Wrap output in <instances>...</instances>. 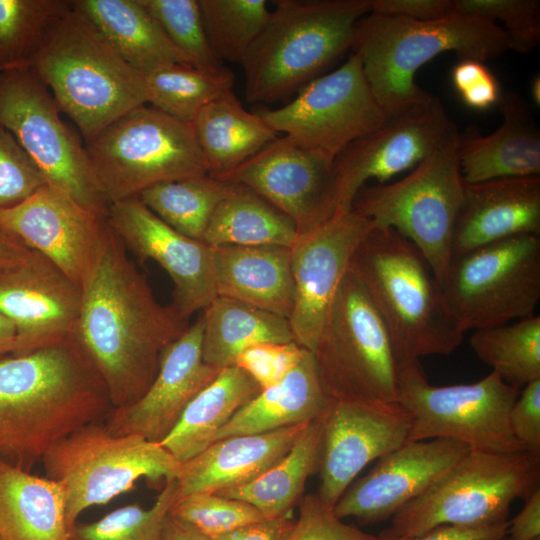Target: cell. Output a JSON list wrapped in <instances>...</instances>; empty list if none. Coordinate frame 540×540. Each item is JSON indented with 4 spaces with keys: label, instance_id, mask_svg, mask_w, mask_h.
Segmentation results:
<instances>
[{
    "label": "cell",
    "instance_id": "obj_57",
    "mask_svg": "<svg viewBox=\"0 0 540 540\" xmlns=\"http://www.w3.org/2000/svg\"><path fill=\"white\" fill-rule=\"evenodd\" d=\"M16 347V330L13 324L0 313V357L12 354Z\"/></svg>",
    "mask_w": 540,
    "mask_h": 540
},
{
    "label": "cell",
    "instance_id": "obj_3",
    "mask_svg": "<svg viewBox=\"0 0 540 540\" xmlns=\"http://www.w3.org/2000/svg\"><path fill=\"white\" fill-rule=\"evenodd\" d=\"M507 50L500 25L454 11L433 20L368 13L357 23L351 47L388 116L433 96L417 85L415 75L437 55L454 52L460 60L484 63Z\"/></svg>",
    "mask_w": 540,
    "mask_h": 540
},
{
    "label": "cell",
    "instance_id": "obj_44",
    "mask_svg": "<svg viewBox=\"0 0 540 540\" xmlns=\"http://www.w3.org/2000/svg\"><path fill=\"white\" fill-rule=\"evenodd\" d=\"M454 12L501 21L508 49L529 53L540 41L539 0H452Z\"/></svg>",
    "mask_w": 540,
    "mask_h": 540
},
{
    "label": "cell",
    "instance_id": "obj_1",
    "mask_svg": "<svg viewBox=\"0 0 540 540\" xmlns=\"http://www.w3.org/2000/svg\"><path fill=\"white\" fill-rule=\"evenodd\" d=\"M80 292L73 338L102 379L113 408L129 405L149 388L163 352L189 324L156 299L108 224Z\"/></svg>",
    "mask_w": 540,
    "mask_h": 540
},
{
    "label": "cell",
    "instance_id": "obj_42",
    "mask_svg": "<svg viewBox=\"0 0 540 540\" xmlns=\"http://www.w3.org/2000/svg\"><path fill=\"white\" fill-rule=\"evenodd\" d=\"M141 2L188 65L211 74H219L228 69L209 46L198 0Z\"/></svg>",
    "mask_w": 540,
    "mask_h": 540
},
{
    "label": "cell",
    "instance_id": "obj_16",
    "mask_svg": "<svg viewBox=\"0 0 540 540\" xmlns=\"http://www.w3.org/2000/svg\"><path fill=\"white\" fill-rule=\"evenodd\" d=\"M458 128L434 95L388 116L377 129L352 141L334 158L336 214L352 210L358 191L370 179L380 184L416 167Z\"/></svg>",
    "mask_w": 540,
    "mask_h": 540
},
{
    "label": "cell",
    "instance_id": "obj_5",
    "mask_svg": "<svg viewBox=\"0 0 540 540\" xmlns=\"http://www.w3.org/2000/svg\"><path fill=\"white\" fill-rule=\"evenodd\" d=\"M30 67L85 142L146 104L143 76L71 5L46 31Z\"/></svg>",
    "mask_w": 540,
    "mask_h": 540
},
{
    "label": "cell",
    "instance_id": "obj_24",
    "mask_svg": "<svg viewBox=\"0 0 540 540\" xmlns=\"http://www.w3.org/2000/svg\"><path fill=\"white\" fill-rule=\"evenodd\" d=\"M80 289L42 255L25 264L0 268V313L16 330L19 355L73 335Z\"/></svg>",
    "mask_w": 540,
    "mask_h": 540
},
{
    "label": "cell",
    "instance_id": "obj_58",
    "mask_svg": "<svg viewBox=\"0 0 540 540\" xmlns=\"http://www.w3.org/2000/svg\"><path fill=\"white\" fill-rule=\"evenodd\" d=\"M531 97L535 105L539 107L540 105V76L535 75L531 82Z\"/></svg>",
    "mask_w": 540,
    "mask_h": 540
},
{
    "label": "cell",
    "instance_id": "obj_34",
    "mask_svg": "<svg viewBox=\"0 0 540 540\" xmlns=\"http://www.w3.org/2000/svg\"><path fill=\"white\" fill-rule=\"evenodd\" d=\"M202 316V357L218 370L234 365L236 357L255 344L295 342L287 318L235 299L216 296Z\"/></svg>",
    "mask_w": 540,
    "mask_h": 540
},
{
    "label": "cell",
    "instance_id": "obj_26",
    "mask_svg": "<svg viewBox=\"0 0 540 540\" xmlns=\"http://www.w3.org/2000/svg\"><path fill=\"white\" fill-rule=\"evenodd\" d=\"M500 126L482 135L476 126L459 132L458 155L465 184L540 176V130L528 102L515 91L500 94Z\"/></svg>",
    "mask_w": 540,
    "mask_h": 540
},
{
    "label": "cell",
    "instance_id": "obj_36",
    "mask_svg": "<svg viewBox=\"0 0 540 540\" xmlns=\"http://www.w3.org/2000/svg\"><path fill=\"white\" fill-rule=\"evenodd\" d=\"M299 236L295 223L251 189L236 184L215 209L202 242L221 245H278L291 248Z\"/></svg>",
    "mask_w": 540,
    "mask_h": 540
},
{
    "label": "cell",
    "instance_id": "obj_27",
    "mask_svg": "<svg viewBox=\"0 0 540 540\" xmlns=\"http://www.w3.org/2000/svg\"><path fill=\"white\" fill-rule=\"evenodd\" d=\"M309 423L215 441L182 463L176 479L177 500L251 482L287 454Z\"/></svg>",
    "mask_w": 540,
    "mask_h": 540
},
{
    "label": "cell",
    "instance_id": "obj_17",
    "mask_svg": "<svg viewBox=\"0 0 540 540\" xmlns=\"http://www.w3.org/2000/svg\"><path fill=\"white\" fill-rule=\"evenodd\" d=\"M334 158L286 136L277 137L218 179L251 189L287 215L302 234L336 214Z\"/></svg>",
    "mask_w": 540,
    "mask_h": 540
},
{
    "label": "cell",
    "instance_id": "obj_55",
    "mask_svg": "<svg viewBox=\"0 0 540 540\" xmlns=\"http://www.w3.org/2000/svg\"><path fill=\"white\" fill-rule=\"evenodd\" d=\"M36 255V252L0 230V268L25 264Z\"/></svg>",
    "mask_w": 540,
    "mask_h": 540
},
{
    "label": "cell",
    "instance_id": "obj_18",
    "mask_svg": "<svg viewBox=\"0 0 540 540\" xmlns=\"http://www.w3.org/2000/svg\"><path fill=\"white\" fill-rule=\"evenodd\" d=\"M374 227L352 209L299 234L291 247L294 306L289 322L301 347L314 350L353 256Z\"/></svg>",
    "mask_w": 540,
    "mask_h": 540
},
{
    "label": "cell",
    "instance_id": "obj_39",
    "mask_svg": "<svg viewBox=\"0 0 540 540\" xmlns=\"http://www.w3.org/2000/svg\"><path fill=\"white\" fill-rule=\"evenodd\" d=\"M143 78L146 104L188 124L207 104L232 91L234 83L229 69L211 74L181 63L163 66Z\"/></svg>",
    "mask_w": 540,
    "mask_h": 540
},
{
    "label": "cell",
    "instance_id": "obj_54",
    "mask_svg": "<svg viewBox=\"0 0 540 540\" xmlns=\"http://www.w3.org/2000/svg\"><path fill=\"white\" fill-rule=\"evenodd\" d=\"M509 540L540 539V488L525 499L522 510L509 521Z\"/></svg>",
    "mask_w": 540,
    "mask_h": 540
},
{
    "label": "cell",
    "instance_id": "obj_12",
    "mask_svg": "<svg viewBox=\"0 0 540 540\" xmlns=\"http://www.w3.org/2000/svg\"><path fill=\"white\" fill-rule=\"evenodd\" d=\"M519 392L495 372L474 383L434 386L416 360L400 365L397 402L411 419L408 441L442 438L471 450L514 453L525 451L509 426Z\"/></svg>",
    "mask_w": 540,
    "mask_h": 540
},
{
    "label": "cell",
    "instance_id": "obj_32",
    "mask_svg": "<svg viewBox=\"0 0 540 540\" xmlns=\"http://www.w3.org/2000/svg\"><path fill=\"white\" fill-rule=\"evenodd\" d=\"M261 388L239 367L221 369L187 405L177 424L160 443L186 462L215 442L218 432Z\"/></svg>",
    "mask_w": 540,
    "mask_h": 540
},
{
    "label": "cell",
    "instance_id": "obj_11",
    "mask_svg": "<svg viewBox=\"0 0 540 540\" xmlns=\"http://www.w3.org/2000/svg\"><path fill=\"white\" fill-rule=\"evenodd\" d=\"M85 143L109 203L138 197L161 182L208 174L192 124L147 104L122 115Z\"/></svg>",
    "mask_w": 540,
    "mask_h": 540
},
{
    "label": "cell",
    "instance_id": "obj_46",
    "mask_svg": "<svg viewBox=\"0 0 540 540\" xmlns=\"http://www.w3.org/2000/svg\"><path fill=\"white\" fill-rule=\"evenodd\" d=\"M46 184L14 136L0 127V212L22 203Z\"/></svg>",
    "mask_w": 540,
    "mask_h": 540
},
{
    "label": "cell",
    "instance_id": "obj_8",
    "mask_svg": "<svg viewBox=\"0 0 540 540\" xmlns=\"http://www.w3.org/2000/svg\"><path fill=\"white\" fill-rule=\"evenodd\" d=\"M458 138L459 131L401 180L363 186L352 205L375 227L393 229L413 243L440 283L451 260L454 227L464 198Z\"/></svg>",
    "mask_w": 540,
    "mask_h": 540
},
{
    "label": "cell",
    "instance_id": "obj_37",
    "mask_svg": "<svg viewBox=\"0 0 540 540\" xmlns=\"http://www.w3.org/2000/svg\"><path fill=\"white\" fill-rule=\"evenodd\" d=\"M235 186L202 174L155 184L142 191L138 198L171 228L202 241L215 209Z\"/></svg>",
    "mask_w": 540,
    "mask_h": 540
},
{
    "label": "cell",
    "instance_id": "obj_33",
    "mask_svg": "<svg viewBox=\"0 0 540 540\" xmlns=\"http://www.w3.org/2000/svg\"><path fill=\"white\" fill-rule=\"evenodd\" d=\"M192 126L208 174L220 178L277 138L259 113L247 111L232 91L207 104Z\"/></svg>",
    "mask_w": 540,
    "mask_h": 540
},
{
    "label": "cell",
    "instance_id": "obj_40",
    "mask_svg": "<svg viewBox=\"0 0 540 540\" xmlns=\"http://www.w3.org/2000/svg\"><path fill=\"white\" fill-rule=\"evenodd\" d=\"M204 31L215 56L242 63L265 26L270 10L266 0H198Z\"/></svg>",
    "mask_w": 540,
    "mask_h": 540
},
{
    "label": "cell",
    "instance_id": "obj_59",
    "mask_svg": "<svg viewBox=\"0 0 540 540\" xmlns=\"http://www.w3.org/2000/svg\"><path fill=\"white\" fill-rule=\"evenodd\" d=\"M503 540H509V539H508V538L506 537V538H505V539H503Z\"/></svg>",
    "mask_w": 540,
    "mask_h": 540
},
{
    "label": "cell",
    "instance_id": "obj_20",
    "mask_svg": "<svg viewBox=\"0 0 540 540\" xmlns=\"http://www.w3.org/2000/svg\"><path fill=\"white\" fill-rule=\"evenodd\" d=\"M106 221L127 251L157 262L174 284L172 308L187 320L216 296L211 247L163 222L138 197L110 203Z\"/></svg>",
    "mask_w": 540,
    "mask_h": 540
},
{
    "label": "cell",
    "instance_id": "obj_49",
    "mask_svg": "<svg viewBox=\"0 0 540 540\" xmlns=\"http://www.w3.org/2000/svg\"><path fill=\"white\" fill-rule=\"evenodd\" d=\"M452 82L465 105L486 110L497 104L499 83L483 62L460 60L452 70Z\"/></svg>",
    "mask_w": 540,
    "mask_h": 540
},
{
    "label": "cell",
    "instance_id": "obj_38",
    "mask_svg": "<svg viewBox=\"0 0 540 540\" xmlns=\"http://www.w3.org/2000/svg\"><path fill=\"white\" fill-rule=\"evenodd\" d=\"M470 346L504 382L521 390L540 379V316L473 331Z\"/></svg>",
    "mask_w": 540,
    "mask_h": 540
},
{
    "label": "cell",
    "instance_id": "obj_43",
    "mask_svg": "<svg viewBox=\"0 0 540 540\" xmlns=\"http://www.w3.org/2000/svg\"><path fill=\"white\" fill-rule=\"evenodd\" d=\"M177 500L176 479L164 484L154 504L120 507L101 519L75 526L72 540H161L170 509Z\"/></svg>",
    "mask_w": 540,
    "mask_h": 540
},
{
    "label": "cell",
    "instance_id": "obj_53",
    "mask_svg": "<svg viewBox=\"0 0 540 540\" xmlns=\"http://www.w3.org/2000/svg\"><path fill=\"white\" fill-rule=\"evenodd\" d=\"M296 519L290 515L263 519L230 532L211 538L212 540H290Z\"/></svg>",
    "mask_w": 540,
    "mask_h": 540
},
{
    "label": "cell",
    "instance_id": "obj_50",
    "mask_svg": "<svg viewBox=\"0 0 540 540\" xmlns=\"http://www.w3.org/2000/svg\"><path fill=\"white\" fill-rule=\"evenodd\" d=\"M509 426L525 451L540 454V379L520 390L509 412Z\"/></svg>",
    "mask_w": 540,
    "mask_h": 540
},
{
    "label": "cell",
    "instance_id": "obj_30",
    "mask_svg": "<svg viewBox=\"0 0 540 540\" xmlns=\"http://www.w3.org/2000/svg\"><path fill=\"white\" fill-rule=\"evenodd\" d=\"M329 400L319 381L313 353L306 350L280 382L262 389L239 409L215 441L309 423L323 414Z\"/></svg>",
    "mask_w": 540,
    "mask_h": 540
},
{
    "label": "cell",
    "instance_id": "obj_15",
    "mask_svg": "<svg viewBox=\"0 0 540 540\" xmlns=\"http://www.w3.org/2000/svg\"><path fill=\"white\" fill-rule=\"evenodd\" d=\"M259 114L277 134L283 132L301 146L334 157L388 118L371 91L360 57L352 52L343 65L309 82L286 105Z\"/></svg>",
    "mask_w": 540,
    "mask_h": 540
},
{
    "label": "cell",
    "instance_id": "obj_6",
    "mask_svg": "<svg viewBox=\"0 0 540 540\" xmlns=\"http://www.w3.org/2000/svg\"><path fill=\"white\" fill-rule=\"evenodd\" d=\"M241 63L250 103L293 96L351 50L369 0H278Z\"/></svg>",
    "mask_w": 540,
    "mask_h": 540
},
{
    "label": "cell",
    "instance_id": "obj_51",
    "mask_svg": "<svg viewBox=\"0 0 540 540\" xmlns=\"http://www.w3.org/2000/svg\"><path fill=\"white\" fill-rule=\"evenodd\" d=\"M509 521L482 526L439 525L417 536H399L388 529L376 536V540H503L508 534Z\"/></svg>",
    "mask_w": 540,
    "mask_h": 540
},
{
    "label": "cell",
    "instance_id": "obj_52",
    "mask_svg": "<svg viewBox=\"0 0 540 540\" xmlns=\"http://www.w3.org/2000/svg\"><path fill=\"white\" fill-rule=\"evenodd\" d=\"M452 12V0H369V13L414 20H433Z\"/></svg>",
    "mask_w": 540,
    "mask_h": 540
},
{
    "label": "cell",
    "instance_id": "obj_23",
    "mask_svg": "<svg viewBox=\"0 0 540 540\" xmlns=\"http://www.w3.org/2000/svg\"><path fill=\"white\" fill-rule=\"evenodd\" d=\"M202 314L163 352L157 375L135 402L113 408L103 421L115 435L161 443L189 402L218 374L202 357Z\"/></svg>",
    "mask_w": 540,
    "mask_h": 540
},
{
    "label": "cell",
    "instance_id": "obj_9",
    "mask_svg": "<svg viewBox=\"0 0 540 540\" xmlns=\"http://www.w3.org/2000/svg\"><path fill=\"white\" fill-rule=\"evenodd\" d=\"M312 353L330 400L397 402L400 365L390 336L351 269L333 299Z\"/></svg>",
    "mask_w": 540,
    "mask_h": 540
},
{
    "label": "cell",
    "instance_id": "obj_2",
    "mask_svg": "<svg viewBox=\"0 0 540 540\" xmlns=\"http://www.w3.org/2000/svg\"><path fill=\"white\" fill-rule=\"evenodd\" d=\"M113 405L73 335L0 357V458L30 471L60 441Z\"/></svg>",
    "mask_w": 540,
    "mask_h": 540
},
{
    "label": "cell",
    "instance_id": "obj_48",
    "mask_svg": "<svg viewBox=\"0 0 540 540\" xmlns=\"http://www.w3.org/2000/svg\"><path fill=\"white\" fill-rule=\"evenodd\" d=\"M290 540H376V536L338 518L316 494L304 495Z\"/></svg>",
    "mask_w": 540,
    "mask_h": 540
},
{
    "label": "cell",
    "instance_id": "obj_60",
    "mask_svg": "<svg viewBox=\"0 0 540 540\" xmlns=\"http://www.w3.org/2000/svg\"><path fill=\"white\" fill-rule=\"evenodd\" d=\"M538 540H540V539H538Z\"/></svg>",
    "mask_w": 540,
    "mask_h": 540
},
{
    "label": "cell",
    "instance_id": "obj_29",
    "mask_svg": "<svg viewBox=\"0 0 540 540\" xmlns=\"http://www.w3.org/2000/svg\"><path fill=\"white\" fill-rule=\"evenodd\" d=\"M70 5L142 76L187 64L141 0H70Z\"/></svg>",
    "mask_w": 540,
    "mask_h": 540
},
{
    "label": "cell",
    "instance_id": "obj_47",
    "mask_svg": "<svg viewBox=\"0 0 540 540\" xmlns=\"http://www.w3.org/2000/svg\"><path fill=\"white\" fill-rule=\"evenodd\" d=\"M306 350L296 342L259 343L243 350L234 365L251 376L262 390L280 382L298 364Z\"/></svg>",
    "mask_w": 540,
    "mask_h": 540
},
{
    "label": "cell",
    "instance_id": "obj_19",
    "mask_svg": "<svg viewBox=\"0 0 540 540\" xmlns=\"http://www.w3.org/2000/svg\"><path fill=\"white\" fill-rule=\"evenodd\" d=\"M411 419L398 402L329 400L322 414L317 495L334 507L372 461L408 441Z\"/></svg>",
    "mask_w": 540,
    "mask_h": 540
},
{
    "label": "cell",
    "instance_id": "obj_7",
    "mask_svg": "<svg viewBox=\"0 0 540 540\" xmlns=\"http://www.w3.org/2000/svg\"><path fill=\"white\" fill-rule=\"evenodd\" d=\"M540 488V454L470 450L419 496L401 507L388 530L417 536L439 525L509 521L510 506Z\"/></svg>",
    "mask_w": 540,
    "mask_h": 540
},
{
    "label": "cell",
    "instance_id": "obj_28",
    "mask_svg": "<svg viewBox=\"0 0 540 540\" xmlns=\"http://www.w3.org/2000/svg\"><path fill=\"white\" fill-rule=\"evenodd\" d=\"M217 296L289 320L294 306L291 248L278 245L211 247Z\"/></svg>",
    "mask_w": 540,
    "mask_h": 540
},
{
    "label": "cell",
    "instance_id": "obj_25",
    "mask_svg": "<svg viewBox=\"0 0 540 540\" xmlns=\"http://www.w3.org/2000/svg\"><path fill=\"white\" fill-rule=\"evenodd\" d=\"M521 235L540 236V176L465 184L451 258Z\"/></svg>",
    "mask_w": 540,
    "mask_h": 540
},
{
    "label": "cell",
    "instance_id": "obj_41",
    "mask_svg": "<svg viewBox=\"0 0 540 540\" xmlns=\"http://www.w3.org/2000/svg\"><path fill=\"white\" fill-rule=\"evenodd\" d=\"M70 0H0V70L30 67L50 25Z\"/></svg>",
    "mask_w": 540,
    "mask_h": 540
},
{
    "label": "cell",
    "instance_id": "obj_31",
    "mask_svg": "<svg viewBox=\"0 0 540 540\" xmlns=\"http://www.w3.org/2000/svg\"><path fill=\"white\" fill-rule=\"evenodd\" d=\"M0 540H72L60 485L1 458Z\"/></svg>",
    "mask_w": 540,
    "mask_h": 540
},
{
    "label": "cell",
    "instance_id": "obj_61",
    "mask_svg": "<svg viewBox=\"0 0 540 540\" xmlns=\"http://www.w3.org/2000/svg\"><path fill=\"white\" fill-rule=\"evenodd\" d=\"M0 71H2V70H0Z\"/></svg>",
    "mask_w": 540,
    "mask_h": 540
},
{
    "label": "cell",
    "instance_id": "obj_35",
    "mask_svg": "<svg viewBox=\"0 0 540 540\" xmlns=\"http://www.w3.org/2000/svg\"><path fill=\"white\" fill-rule=\"evenodd\" d=\"M322 415L311 421L277 463L251 482L215 494L254 506L266 519L290 515L303 497L306 481L317 471Z\"/></svg>",
    "mask_w": 540,
    "mask_h": 540
},
{
    "label": "cell",
    "instance_id": "obj_45",
    "mask_svg": "<svg viewBox=\"0 0 540 540\" xmlns=\"http://www.w3.org/2000/svg\"><path fill=\"white\" fill-rule=\"evenodd\" d=\"M169 514L210 538L265 519L254 506L215 493H195L180 498Z\"/></svg>",
    "mask_w": 540,
    "mask_h": 540
},
{
    "label": "cell",
    "instance_id": "obj_14",
    "mask_svg": "<svg viewBox=\"0 0 540 540\" xmlns=\"http://www.w3.org/2000/svg\"><path fill=\"white\" fill-rule=\"evenodd\" d=\"M60 113L50 90L31 67L0 71V127L14 136L49 186L106 219L110 203L98 185L85 146Z\"/></svg>",
    "mask_w": 540,
    "mask_h": 540
},
{
    "label": "cell",
    "instance_id": "obj_4",
    "mask_svg": "<svg viewBox=\"0 0 540 540\" xmlns=\"http://www.w3.org/2000/svg\"><path fill=\"white\" fill-rule=\"evenodd\" d=\"M350 269L380 315L399 365L451 354L461 344L464 334L448 310L439 279L401 234L374 227Z\"/></svg>",
    "mask_w": 540,
    "mask_h": 540
},
{
    "label": "cell",
    "instance_id": "obj_22",
    "mask_svg": "<svg viewBox=\"0 0 540 540\" xmlns=\"http://www.w3.org/2000/svg\"><path fill=\"white\" fill-rule=\"evenodd\" d=\"M470 450L450 439L407 441L379 458L366 475L355 479L333 507L334 514L342 520L354 517L361 524L386 521Z\"/></svg>",
    "mask_w": 540,
    "mask_h": 540
},
{
    "label": "cell",
    "instance_id": "obj_10",
    "mask_svg": "<svg viewBox=\"0 0 540 540\" xmlns=\"http://www.w3.org/2000/svg\"><path fill=\"white\" fill-rule=\"evenodd\" d=\"M45 477L63 490L72 533L88 508L104 505L145 478L159 483L178 478L182 463L162 444L139 435H115L104 422L85 425L42 458Z\"/></svg>",
    "mask_w": 540,
    "mask_h": 540
},
{
    "label": "cell",
    "instance_id": "obj_13",
    "mask_svg": "<svg viewBox=\"0 0 540 540\" xmlns=\"http://www.w3.org/2000/svg\"><path fill=\"white\" fill-rule=\"evenodd\" d=\"M441 286L463 334L533 316L540 300V236H516L452 257Z\"/></svg>",
    "mask_w": 540,
    "mask_h": 540
},
{
    "label": "cell",
    "instance_id": "obj_56",
    "mask_svg": "<svg viewBox=\"0 0 540 540\" xmlns=\"http://www.w3.org/2000/svg\"><path fill=\"white\" fill-rule=\"evenodd\" d=\"M161 540H212L190 524L168 515L163 527Z\"/></svg>",
    "mask_w": 540,
    "mask_h": 540
},
{
    "label": "cell",
    "instance_id": "obj_21",
    "mask_svg": "<svg viewBox=\"0 0 540 540\" xmlns=\"http://www.w3.org/2000/svg\"><path fill=\"white\" fill-rule=\"evenodd\" d=\"M106 227L105 218L48 184L22 203L0 212L2 232L42 255L79 289Z\"/></svg>",
    "mask_w": 540,
    "mask_h": 540
}]
</instances>
